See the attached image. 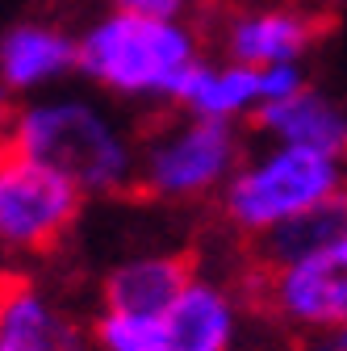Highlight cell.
<instances>
[{"label": "cell", "instance_id": "ac0fdd59", "mask_svg": "<svg viewBox=\"0 0 347 351\" xmlns=\"http://www.w3.org/2000/svg\"><path fill=\"white\" fill-rule=\"evenodd\" d=\"M301 351H347V326H339V330H322V335H314Z\"/></svg>", "mask_w": 347, "mask_h": 351}, {"label": "cell", "instance_id": "9c48e42d", "mask_svg": "<svg viewBox=\"0 0 347 351\" xmlns=\"http://www.w3.org/2000/svg\"><path fill=\"white\" fill-rule=\"evenodd\" d=\"M335 25L326 13H306V9H259L235 17L226 29V51L235 63L247 67H272V63H297L314 42Z\"/></svg>", "mask_w": 347, "mask_h": 351}, {"label": "cell", "instance_id": "4fadbf2b", "mask_svg": "<svg viewBox=\"0 0 347 351\" xmlns=\"http://www.w3.org/2000/svg\"><path fill=\"white\" fill-rule=\"evenodd\" d=\"M167 318V351H226L230 330H235V310L222 289L213 285H193Z\"/></svg>", "mask_w": 347, "mask_h": 351}, {"label": "cell", "instance_id": "5b68a950", "mask_svg": "<svg viewBox=\"0 0 347 351\" xmlns=\"http://www.w3.org/2000/svg\"><path fill=\"white\" fill-rule=\"evenodd\" d=\"M84 193L59 171L0 143V243L21 251H55L80 217Z\"/></svg>", "mask_w": 347, "mask_h": 351}, {"label": "cell", "instance_id": "8992f818", "mask_svg": "<svg viewBox=\"0 0 347 351\" xmlns=\"http://www.w3.org/2000/svg\"><path fill=\"white\" fill-rule=\"evenodd\" d=\"M243 285V301L259 314L314 335L339 330L347 326V239L280 272H247Z\"/></svg>", "mask_w": 347, "mask_h": 351}, {"label": "cell", "instance_id": "9a60e30c", "mask_svg": "<svg viewBox=\"0 0 347 351\" xmlns=\"http://www.w3.org/2000/svg\"><path fill=\"white\" fill-rule=\"evenodd\" d=\"M97 343L105 351H167V318L143 314H101Z\"/></svg>", "mask_w": 347, "mask_h": 351}, {"label": "cell", "instance_id": "52a82bcc", "mask_svg": "<svg viewBox=\"0 0 347 351\" xmlns=\"http://www.w3.org/2000/svg\"><path fill=\"white\" fill-rule=\"evenodd\" d=\"M347 239V189H335L318 205L247 239V272H280Z\"/></svg>", "mask_w": 347, "mask_h": 351}, {"label": "cell", "instance_id": "d6986e66", "mask_svg": "<svg viewBox=\"0 0 347 351\" xmlns=\"http://www.w3.org/2000/svg\"><path fill=\"white\" fill-rule=\"evenodd\" d=\"M9 125H13V109H9V88L0 84V138L9 134Z\"/></svg>", "mask_w": 347, "mask_h": 351}, {"label": "cell", "instance_id": "30bf717a", "mask_svg": "<svg viewBox=\"0 0 347 351\" xmlns=\"http://www.w3.org/2000/svg\"><path fill=\"white\" fill-rule=\"evenodd\" d=\"M0 351H84V335L29 276L0 272Z\"/></svg>", "mask_w": 347, "mask_h": 351}, {"label": "cell", "instance_id": "6da1fadb", "mask_svg": "<svg viewBox=\"0 0 347 351\" xmlns=\"http://www.w3.org/2000/svg\"><path fill=\"white\" fill-rule=\"evenodd\" d=\"M0 143L59 171L80 193H121L134 184V151L84 101L29 105L13 117Z\"/></svg>", "mask_w": 347, "mask_h": 351}, {"label": "cell", "instance_id": "5bb4252c", "mask_svg": "<svg viewBox=\"0 0 347 351\" xmlns=\"http://www.w3.org/2000/svg\"><path fill=\"white\" fill-rule=\"evenodd\" d=\"M193 117H235L243 109H255L259 105V67H247V63H230L222 71H213L205 63H193L176 88V97Z\"/></svg>", "mask_w": 347, "mask_h": 351}, {"label": "cell", "instance_id": "277c9868", "mask_svg": "<svg viewBox=\"0 0 347 351\" xmlns=\"http://www.w3.org/2000/svg\"><path fill=\"white\" fill-rule=\"evenodd\" d=\"M239 159V138L230 121L189 117V121H155L134 163V193L151 201H189L226 180Z\"/></svg>", "mask_w": 347, "mask_h": 351}, {"label": "cell", "instance_id": "ba28073f", "mask_svg": "<svg viewBox=\"0 0 347 351\" xmlns=\"http://www.w3.org/2000/svg\"><path fill=\"white\" fill-rule=\"evenodd\" d=\"M193 285H197V255L176 251V255L130 259L121 268H113L101 285V297H105V314L163 318Z\"/></svg>", "mask_w": 347, "mask_h": 351}, {"label": "cell", "instance_id": "e0dca14e", "mask_svg": "<svg viewBox=\"0 0 347 351\" xmlns=\"http://www.w3.org/2000/svg\"><path fill=\"white\" fill-rule=\"evenodd\" d=\"M113 5L121 13H143V17H163V21H176L184 9H189V0H113Z\"/></svg>", "mask_w": 347, "mask_h": 351}, {"label": "cell", "instance_id": "7c38bea8", "mask_svg": "<svg viewBox=\"0 0 347 351\" xmlns=\"http://www.w3.org/2000/svg\"><path fill=\"white\" fill-rule=\"evenodd\" d=\"M80 67V42L47 25H17L0 38V84L5 88H34Z\"/></svg>", "mask_w": 347, "mask_h": 351}, {"label": "cell", "instance_id": "2e32d148", "mask_svg": "<svg viewBox=\"0 0 347 351\" xmlns=\"http://www.w3.org/2000/svg\"><path fill=\"white\" fill-rule=\"evenodd\" d=\"M306 80H301L297 63H272V67H259V105L268 101H285L293 93H301Z\"/></svg>", "mask_w": 347, "mask_h": 351}, {"label": "cell", "instance_id": "3957f363", "mask_svg": "<svg viewBox=\"0 0 347 351\" xmlns=\"http://www.w3.org/2000/svg\"><path fill=\"white\" fill-rule=\"evenodd\" d=\"M339 184V159L310 151V147H276L272 155H264L259 163L235 171V180L226 184V217L230 226L243 230L247 239L268 230L285 217L318 205L322 197H331Z\"/></svg>", "mask_w": 347, "mask_h": 351}, {"label": "cell", "instance_id": "7a4b0ae2", "mask_svg": "<svg viewBox=\"0 0 347 351\" xmlns=\"http://www.w3.org/2000/svg\"><path fill=\"white\" fill-rule=\"evenodd\" d=\"M197 63V38L180 21L113 13L80 42V67L113 93L176 97L184 71Z\"/></svg>", "mask_w": 347, "mask_h": 351}, {"label": "cell", "instance_id": "8fae6325", "mask_svg": "<svg viewBox=\"0 0 347 351\" xmlns=\"http://www.w3.org/2000/svg\"><path fill=\"white\" fill-rule=\"evenodd\" d=\"M251 125L276 134L285 147H310L322 155H347V113L326 101L322 93H301L285 97V101H268L251 109Z\"/></svg>", "mask_w": 347, "mask_h": 351}]
</instances>
